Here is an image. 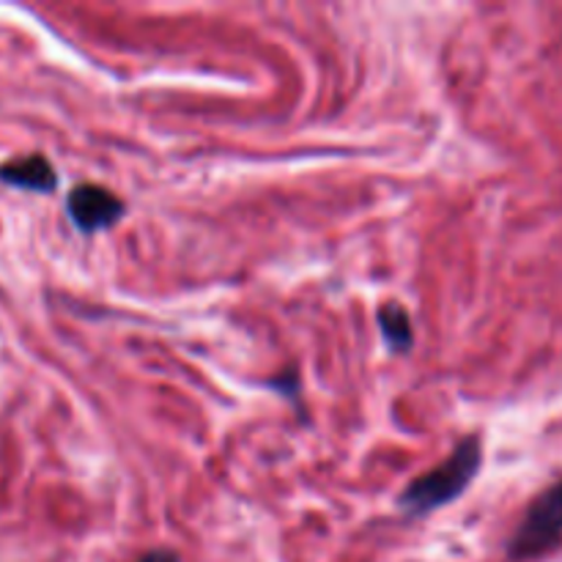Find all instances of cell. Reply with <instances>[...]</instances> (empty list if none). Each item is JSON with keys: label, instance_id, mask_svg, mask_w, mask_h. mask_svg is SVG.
<instances>
[{"label": "cell", "instance_id": "2", "mask_svg": "<svg viewBox=\"0 0 562 562\" xmlns=\"http://www.w3.org/2000/svg\"><path fill=\"white\" fill-rule=\"evenodd\" d=\"M562 543V477L549 483L532 497L519 527L508 541V558L514 562L541 560Z\"/></svg>", "mask_w": 562, "mask_h": 562}, {"label": "cell", "instance_id": "4", "mask_svg": "<svg viewBox=\"0 0 562 562\" xmlns=\"http://www.w3.org/2000/svg\"><path fill=\"white\" fill-rule=\"evenodd\" d=\"M0 181L16 187V190L49 195L58 187V173L44 154H27V157H16L0 165Z\"/></svg>", "mask_w": 562, "mask_h": 562}, {"label": "cell", "instance_id": "6", "mask_svg": "<svg viewBox=\"0 0 562 562\" xmlns=\"http://www.w3.org/2000/svg\"><path fill=\"white\" fill-rule=\"evenodd\" d=\"M135 562H181V560H179V554L170 552V549H157V552L143 554V558Z\"/></svg>", "mask_w": 562, "mask_h": 562}, {"label": "cell", "instance_id": "5", "mask_svg": "<svg viewBox=\"0 0 562 562\" xmlns=\"http://www.w3.org/2000/svg\"><path fill=\"white\" fill-rule=\"evenodd\" d=\"M376 322H379V329H382L384 344H387V349L393 351V355H406V351L415 346L412 318L398 302H387V305L379 307Z\"/></svg>", "mask_w": 562, "mask_h": 562}, {"label": "cell", "instance_id": "3", "mask_svg": "<svg viewBox=\"0 0 562 562\" xmlns=\"http://www.w3.org/2000/svg\"><path fill=\"white\" fill-rule=\"evenodd\" d=\"M126 206L115 192L104 190L99 184H77L75 190L66 195V214H69L71 225L82 234H97V231H108L124 217Z\"/></svg>", "mask_w": 562, "mask_h": 562}, {"label": "cell", "instance_id": "1", "mask_svg": "<svg viewBox=\"0 0 562 562\" xmlns=\"http://www.w3.org/2000/svg\"><path fill=\"white\" fill-rule=\"evenodd\" d=\"M483 467V439L467 437L456 445L453 453L442 461L439 467L428 470L426 475L415 477L409 486L401 492L398 508L406 516H426L431 510L445 508L453 499L470 488L475 475Z\"/></svg>", "mask_w": 562, "mask_h": 562}]
</instances>
